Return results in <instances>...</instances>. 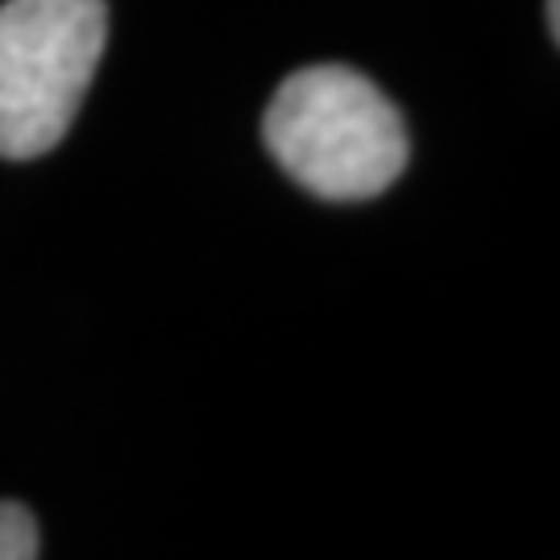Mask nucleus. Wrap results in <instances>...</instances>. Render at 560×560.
<instances>
[{
    "label": "nucleus",
    "mask_w": 560,
    "mask_h": 560,
    "mask_svg": "<svg viewBox=\"0 0 560 560\" xmlns=\"http://www.w3.org/2000/svg\"><path fill=\"white\" fill-rule=\"evenodd\" d=\"M261 141L324 203L378 200L411 162L402 113L378 83L340 62L287 75L266 104Z\"/></svg>",
    "instance_id": "nucleus-1"
},
{
    "label": "nucleus",
    "mask_w": 560,
    "mask_h": 560,
    "mask_svg": "<svg viewBox=\"0 0 560 560\" xmlns=\"http://www.w3.org/2000/svg\"><path fill=\"white\" fill-rule=\"evenodd\" d=\"M104 46L108 0L0 4V159H42L71 133Z\"/></svg>",
    "instance_id": "nucleus-2"
},
{
    "label": "nucleus",
    "mask_w": 560,
    "mask_h": 560,
    "mask_svg": "<svg viewBox=\"0 0 560 560\" xmlns=\"http://www.w3.org/2000/svg\"><path fill=\"white\" fill-rule=\"evenodd\" d=\"M42 557L38 520L25 502H0V560H34Z\"/></svg>",
    "instance_id": "nucleus-3"
},
{
    "label": "nucleus",
    "mask_w": 560,
    "mask_h": 560,
    "mask_svg": "<svg viewBox=\"0 0 560 560\" xmlns=\"http://www.w3.org/2000/svg\"><path fill=\"white\" fill-rule=\"evenodd\" d=\"M548 34L560 38V0H548Z\"/></svg>",
    "instance_id": "nucleus-4"
}]
</instances>
